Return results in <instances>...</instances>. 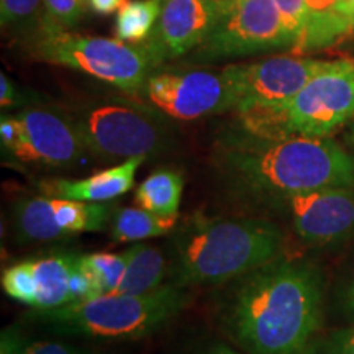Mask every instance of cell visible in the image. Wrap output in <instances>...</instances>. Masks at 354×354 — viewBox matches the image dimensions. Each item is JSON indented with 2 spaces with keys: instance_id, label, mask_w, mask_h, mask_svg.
Segmentation results:
<instances>
[{
  "instance_id": "1",
  "label": "cell",
  "mask_w": 354,
  "mask_h": 354,
  "mask_svg": "<svg viewBox=\"0 0 354 354\" xmlns=\"http://www.w3.org/2000/svg\"><path fill=\"white\" fill-rule=\"evenodd\" d=\"M240 279L225 315L234 343L248 354H300L322 320L318 269L276 258Z\"/></svg>"
},
{
  "instance_id": "2",
  "label": "cell",
  "mask_w": 354,
  "mask_h": 354,
  "mask_svg": "<svg viewBox=\"0 0 354 354\" xmlns=\"http://www.w3.org/2000/svg\"><path fill=\"white\" fill-rule=\"evenodd\" d=\"M220 166L234 187L254 197L354 187V154L331 138L266 140L233 133L220 146Z\"/></svg>"
},
{
  "instance_id": "3",
  "label": "cell",
  "mask_w": 354,
  "mask_h": 354,
  "mask_svg": "<svg viewBox=\"0 0 354 354\" xmlns=\"http://www.w3.org/2000/svg\"><path fill=\"white\" fill-rule=\"evenodd\" d=\"M174 245L172 282L185 289L223 284L279 258L282 233L259 218H203L185 225Z\"/></svg>"
},
{
  "instance_id": "4",
  "label": "cell",
  "mask_w": 354,
  "mask_h": 354,
  "mask_svg": "<svg viewBox=\"0 0 354 354\" xmlns=\"http://www.w3.org/2000/svg\"><path fill=\"white\" fill-rule=\"evenodd\" d=\"M185 304L184 287L169 282L143 295L110 292L56 308L32 310L24 322L64 338L138 339L167 325Z\"/></svg>"
},
{
  "instance_id": "5",
  "label": "cell",
  "mask_w": 354,
  "mask_h": 354,
  "mask_svg": "<svg viewBox=\"0 0 354 354\" xmlns=\"http://www.w3.org/2000/svg\"><path fill=\"white\" fill-rule=\"evenodd\" d=\"M236 115L240 131L258 138H328L354 118V59L330 61L282 107Z\"/></svg>"
},
{
  "instance_id": "6",
  "label": "cell",
  "mask_w": 354,
  "mask_h": 354,
  "mask_svg": "<svg viewBox=\"0 0 354 354\" xmlns=\"http://www.w3.org/2000/svg\"><path fill=\"white\" fill-rule=\"evenodd\" d=\"M82 143L102 162H125L166 151L172 127L149 104L123 97L87 102L73 115Z\"/></svg>"
},
{
  "instance_id": "7",
  "label": "cell",
  "mask_w": 354,
  "mask_h": 354,
  "mask_svg": "<svg viewBox=\"0 0 354 354\" xmlns=\"http://www.w3.org/2000/svg\"><path fill=\"white\" fill-rule=\"evenodd\" d=\"M26 50L35 59L79 71L133 97L140 95L146 79L158 68L143 44L51 26L26 41Z\"/></svg>"
},
{
  "instance_id": "8",
  "label": "cell",
  "mask_w": 354,
  "mask_h": 354,
  "mask_svg": "<svg viewBox=\"0 0 354 354\" xmlns=\"http://www.w3.org/2000/svg\"><path fill=\"white\" fill-rule=\"evenodd\" d=\"M0 143L19 162L56 169L76 166L88 154L73 115L38 105L2 115Z\"/></svg>"
},
{
  "instance_id": "9",
  "label": "cell",
  "mask_w": 354,
  "mask_h": 354,
  "mask_svg": "<svg viewBox=\"0 0 354 354\" xmlns=\"http://www.w3.org/2000/svg\"><path fill=\"white\" fill-rule=\"evenodd\" d=\"M276 50H294V41L274 0H233L187 63L203 66Z\"/></svg>"
},
{
  "instance_id": "10",
  "label": "cell",
  "mask_w": 354,
  "mask_h": 354,
  "mask_svg": "<svg viewBox=\"0 0 354 354\" xmlns=\"http://www.w3.org/2000/svg\"><path fill=\"white\" fill-rule=\"evenodd\" d=\"M140 99L172 120L192 122L234 110L232 87L223 69L165 68L153 71Z\"/></svg>"
},
{
  "instance_id": "11",
  "label": "cell",
  "mask_w": 354,
  "mask_h": 354,
  "mask_svg": "<svg viewBox=\"0 0 354 354\" xmlns=\"http://www.w3.org/2000/svg\"><path fill=\"white\" fill-rule=\"evenodd\" d=\"M328 63L302 56H269L251 63L225 66L223 73L234 99L233 112L282 107Z\"/></svg>"
},
{
  "instance_id": "12",
  "label": "cell",
  "mask_w": 354,
  "mask_h": 354,
  "mask_svg": "<svg viewBox=\"0 0 354 354\" xmlns=\"http://www.w3.org/2000/svg\"><path fill=\"white\" fill-rule=\"evenodd\" d=\"M113 207L57 197L20 198L13 209V228L21 243L63 240L79 233L102 232L112 223Z\"/></svg>"
},
{
  "instance_id": "13",
  "label": "cell",
  "mask_w": 354,
  "mask_h": 354,
  "mask_svg": "<svg viewBox=\"0 0 354 354\" xmlns=\"http://www.w3.org/2000/svg\"><path fill=\"white\" fill-rule=\"evenodd\" d=\"M233 0H161V13L143 46L161 66L196 51L210 37Z\"/></svg>"
},
{
  "instance_id": "14",
  "label": "cell",
  "mask_w": 354,
  "mask_h": 354,
  "mask_svg": "<svg viewBox=\"0 0 354 354\" xmlns=\"http://www.w3.org/2000/svg\"><path fill=\"white\" fill-rule=\"evenodd\" d=\"M304 241L326 246L354 234V189L326 187L282 197Z\"/></svg>"
},
{
  "instance_id": "15",
  "label": "cell",
  "mask_w": 354,
  "mask_h": 354,
  "mask_svg": "<svg viewBox=\"0 0 354 354\" xmlns=\"http://www.w3.org/2000/svg\"><path fill=\"white\" fill-rule=\"evenodd\" d=\"M77 263V254L20 261L3 271L2 287L8 297L33 310L61 307L74 302L73 276Z\"/></svg>"
},
{
  "instance_id": "16",
  "label": "cell",
  "mask_w": 354,
  "mask_h": 354,
  "mask_svg": "<svg viewBox=\"0 0 354 354\" xmlns=\"http://www.w3.org/2000/svg\"><path fill=\"white\" fill-rule=\"evenodd\" d=\"M148 158H131L125 162L88 176L86 179H50L39 184L44 196L87 203H109L125 196L135 185V176Z\"/></svg>"
},
{
  "instance_id": "17",
  "label": "cell",
  "mask_w": 354,
  "mask_h": 354,
  "mask_svg": "<svg viewBox=\"0 0 354 354\" xmlns=\"http://www.w3.org/2000/svg\"><path fill=\"white\" fill-rule=\"evenodd\" d=\"M127 271L117 292L143 295L165 286L166 259L161 250L146 243H135L125 251Z\"/></svg>"
},
{
  "instance_id": "18",
  "label": "cell",
  "mask_w": 354,
  "mask_h": 354,
  "mask_svg": "<svg viewBox=\"0 0 354 354\" xmlns=\"http://www.w3.org/2000/svg\"><path fill=\"white\" fill-rule=\"evenodd\" d=\"M184 190V177L174 169H159L136 189V202L159 216L177 218Z\"/></svg>"
},
{
  "instance_id": "19",
  "label": "cell",
  "mask_w": 354,
  "mask_h": 354,
  "mask_svg": "<svg viewBox=\"0 0 354 354\" xmlns=\"http://www.w3.org/2000/svg\"><path fill=\"white\" fill-rule=\"evenodd\" d=\"M354 33V0H339L335 8L317 20H310L295 53L318 51L333 46Z\"/></svg>"
},
{
  "instance_id": "20",
  "label": "cell",
  "mask_w": 354,
  "mask_h": 354,
  "mask_svg": "<svg viewBox=\"0 0 354 354\" xmlns=\"http://www.w3.org/2000/svg\"><path fill=\"white\" fill-rule=\"evenodd\" d=\"M177 218H166L141 207H127L115 212L112 236L117 243H138L149 238L165 236L176 227Z\"/></svg>"
},
{
  "instance_id": "21",
  "label": "cell",
  "mask_w": 354,
  "mask_h": 354,
  "mask_svg": "<svg viewBox=\"0 0 354 354\" xmlns=\"http://www.w3.org/2000/svg\"><path fill=\"white\" fill-rule=\"evenodd\" d=\"M161 13V0H125L117 12L115 38L130 44H145Z\"/></svg>"
},
{
  "instance_id": "22",
  "label": "cell",
  "mask_w": 354,
  "mask_h": 354,
  "mask_svg": "<svg viewBox=\"0 0 354 354\" xmlns=\"http://www.w3.org/2000/svg\"><path fill=\"white\" fill-rule=\"evenodd\" d=\"M0 24L17 38L30 41L46 24L43 0H0Z\"/></svg>"
},
{
  "instance_id": "23",
  "label": "cell",
  "mask_w": 354,
  "mask_h": 354,
  "mask_svg": "<svg viewBox=\"0 0 354 354\" xmlns=\"http://www.w3.org/2000/svg\"><path fill=\"white\" fill-rule=\"evenodd\" d=\"M81 264L88 272L95 287V295L117 292L127 271V254L92 253L82 254Z\"/></svg>"
},
{
  "instance_id": "24",
  "label": "cell",
  "mask_w": 354,
  "mask_h": 354,
  "mask_svg": "<svg viewBox=\"0 0 354 354\" xmlns=\"http://www.w3.org/2000/svg\"><path fill=\"white\" fill-rule=\"evenodd\" d=\"M0 354H95L88 349L53 339L32 338L19 326H8L0 335Z\"/></svg>"
},
{
  "instance_id": "25",
  "label": "cell",
  "mask_w": 354,
  "mask_h": 354,
  "mask_svg": "<svg viewBox=\"0 0 354 354\" xmlns=\"http://www.w3.org/2000/svg\"><path fill=\"white\" fill-rule=\"evenodd\" d=\"M44 26L69 30L77 25L87 10L88 0H43Z\"/></svg>"
},
{
  "instance_id": "26",
  "label": "cell",
  "mask_w": 354,
  "mask_h": 354,
  "mask_svg": "<svg viewBox=\"0 0 354 354\" xmlns=\"http://www.w3.org/2000/svg\"><path fill=\"white\" fill-rule=\"evenodd\" d=\"M300 354H354V326L313 336Z\"/></svg>"
},
{
  "instance_id": "27",
  "label": "cell",
  "mask_w": 354,
  "mask_h": 354,
  "mask_svg": "<svg viewBox=\"0 0 354 354\" xmlns=\"http://www.w3.org/2000/svg\"><path fill=\"white\" fill-rule=\"evenodd\" d=\"M274 3H276L281 19L294 41L292 51L295 53L302 41L305 26H307V0H274Z\"/></svg>"
},
{
  "instance_id": "28",
  "label": "cell",
  "mask_w": 354,
  "mask_h": 354,
  "mask_svg": "<svg viewBox=\"0 0 354 354\" xmlns=\"http://www.w3.org/2000/svg\"><path fill=\"white\" fill-rule=\"evenodd\" d=\"M25 100L17 84L7 76L6 73H0V107L3 110L24 107Z\"/></svg>"
},
{
  "instance_id": "29",
  "label": "cell",
  "mask_w": 354,
  "mask_h": 354,
  "mask_svg": "<svg viewBox=\"0 0 354 354\" xmlns=\"http://www.w3.org/2000/svg\"><path fill=\"white\" fill-rule=\"evenodd\" d=\"M123 2L125 0H88V6L99 15H110V13L118 12Z\"/></svg>"
},
{
  "instance_id": "30",
  "label": "cell",
  "mask_w": 354,
  "mask_h": 354,
  "mask_svg": "<svg viewBox=\"0 0 354 354\" xmlns=\"http://www.w3.org/2000/svg\"><path fill=\"white\" fill-rule=\"evenodd\" d=\"M342 307L348 315L354 317V274L342 292Z\"/></svg>"
},
{
  "instance_id": "31",
  "label": "cell",
  "mask_w": 354,
  "mask_h": 354,
  "mask_svg": "<svg viewBox=\"0 0 354 354\" xmlns=\"http://www.w3.org/2000/svg\"><path fill=\"white\" fill-rule=\"evenodd\" d=\"M201 354H241V353H238L236 349H233L232 346H228V344L225 343H214L212 346L203 349Z\"/></svg>"
},
{
  "instance_id": "32",
  "label": "cell",
  "mask_w": 354,
  "mask_h": 354,
  "mask_svg": "<svg viewBox=\"0 0 354 354\" xmlns=\"http://www.w3.org/2000/svg\"><path fill=\"white\" fill-rule=\"evenodd\" d=\"M348 140L351 141V143L354 145V118H353V123H351V128H349V136Z\"/></svg>"
}]
</instances>
